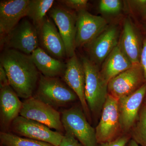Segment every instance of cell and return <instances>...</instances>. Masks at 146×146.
Segmentation results:
<instances>
[{"label":"cell","mask_w":146,"mask_h":146,"mask_svg":"<svg viewBox=\"0 0 146 146\" xmlns=\"http://www.w3.org/2000/svg\"><path fill=\"white\" fill-rule=\"evenodd\" d=\"M0 60L10 86L18 96L25 100L33 96L40 74L31 55L7 48L1 55Z\"/></svg>","instance_id":"1"},{"label":"cell","mask_w":146,"mask_h":146,"mask_svg":"<svg viewBox=\"0 0 146 146\" xmlns=\"http://www.w3.org/2000/svg\"><path fill=\"white\" fill-rule=\"evenodd\" d=\"M81 62L85 76V99L90 113L96 118L101 114L107 98L108 84L102 77L98 66L89 58L82 57Z\"/></svg>","instance_id":"2"},{"label":"cell","mask_w":146,"mask_h":146,"mask_svg":"<svg viewBox=\"0 0 146 146\" xmlns=\"http://www.w3.org/2000/svg\"><path fill=\"white\" fill-rule=\"evenodd\" d=\"M33 97L55 109L78 99L75 93L58 77H47L41 74Z\"/></svg>","instance_id":"3"},{"label":"cell","mask_w":146,"mask_h":146,"mask_svg":"<svg viewBox=\"0 0 146 146\" xmlns=\"http://www.w3.org/2000/svg\"><path fill=\"white\" fill-rule=\"evenodd\" d=\"M61 121L65 131H69L84 146H98L96 129L88 122L82 108L74 106L63 110Z\"/></svg>","instance_id":"4"},{"label":"cell","mask_w":146,"mask_h":146,"mask_svg":"<svg viewBox=\"0 0 146 146\" xmlns=\"http://www.w3.org/2000/svg\"><path fill=\"white\" fill-rule=\"evenodd\" d=\"M7 49H12L28 55L39 47L37 29L26 18L22 19L2 39Z\"/></svg>","instance_id":"5"},{"label":"cell","mask_w":146,"mask_h":146,"mask_svg":"<svg viewBox=\"0 0 146 146\" xmlns=\"http://www.w3.org/2000/svg\"><path fill=\"white\" fill-rule=\"evenodd\" d=\"M98 144L110 142L122 133L118 109V100L108 94L103 107L99 123L96 128Z\"/></svg>","instance_id":"6"},{"label":"cell","mask_w":146,"mask_h":146,"mask_svg":"<svg viewBox=\"0 0 146 146\" xmlns=\"http://www.w3.org/2000/svg\"><path fill=\"white\" fill-rule=\"evenodd\" d=\"M14 134L21 137L42 141L54 146H60L64 135L54 131L47 126L19 116L10 125Z\"/></svg>","instance_id":"7"},{"label":"cell","mask_w":146,"mask_h":146,"mask_svg":"<svg viewBox=\"0 0 146 146\" xmlns=\"http://www.w3.org/2000/svg\"><path fill=\"white\" fill-rule=\"evenodd\" d=\"M20 115L43 124L58 132L65 131L60 112L33 96L23 102Z\"/></svg>","instance_id":"8"},{"label":"cell","mask_w":146,"mask_h":146,"mask_svg":"<svg viewBox=\"0 0 146 146\" xmlns=\"http://www.w3.org/2000/svg\"><path fill=\"white\" fill-rule=\"evenodd\" d=\"M145 82L141 64L134 65L108 82V94L119 100L133 94Z\"/></svg>","instance_id":"9"},{"label":"cell","mask_w":146,"mask_h":146,"mask_svg":"<svg viewBox=\"0 0 146 146\" xmlns=\"http://www.w3.org/2000/svg\"><path fill=\"white\" fill-rule=\"evenodd\" d=\"M51 19L57 26L65 44L66 55L70 58L75 53V39L77 15L60 6L52 7L49 11Z\"/></svg>","instance_id":"10"},{"label":"cell","mask_w":146,"mask_h":146,"mask_svg":"<svg viewBox=\"0 0 146 146\" xmlns=\"http://www.w3.org/2000/svg\"><path fill=\"white\" fill-rule=\"evenodd\" d=\"M108 27L105 19L86 10L79 11L77 17L76 48L86 46Z\"/></svg>","instance_id":"11"},{"label":"cell","mask_w":146,"mask_h":146,"mask_svg":"<svg viewBox=\"0 0 146 146\" xmlns=\"http://www.w3.org/2000/svg\"><path fill=\"white\" fill-rule=\"evenodd\" d=\"M63 81L77 96L81 107L88 121L91 113L85 98V76L83 65L76 54L69 58L62 76Z\"/></svg>","instance_id":"12"},{"label":"cell","mask_w":146,"mask_h":146,"mask_svg":"<svg viewBox=\"0 0 146 146\" xmlns=\"http://www.w3.org/2000/svg\"><path fill=\"white\" fill-rule=\"evenodd\" d=\"M146 95V82L138 90L118 100V109L122 133H129L138 119Z\"/></svg>","instance_id":"13"},{"label":"cell","mask_w":146,"mask_h":146,"mask_svg":"<svg viewBox=\"0 0 146 146\" xmlns=\"http://www.w3.org/2000/svg\"><path fill=\"white\" fill-rule=\"evenodd\" d=\"M119 32L116 27H108L93 41L86 45L90 60L97 66L102 65L117 46Z\"/></svg>","instance_id":"14"},{"label":"cell","mask_w":146,"mask_h":146,"mask_svg":"<svg viewBox=\"0 0 146 146\" xmlns=\"http://www.w3.org/2000/svg\"><path fill=\"white\" fill-rule=\"evenodd\" d=\"M37 30L39 44L46 52L58 59L67 56L63 39L50 18L46 16Z\"/></svg>","instance_id":"15"},{"label":"cell","mask_w":146,"mask_h":146,"mask_svg":"<svg viewBox=\"0 0 146 146\" xmlns=\"http://www.w3.org/2000/svg\"><path fill=\"white\" fill-rule=\"evenodd\" d=\"M30 0H4L0 2V33L4 36L27 17Z\"/></svg>","instance_id":"16"},{"label":"cell","mask_w":146,"mask_h":146,"mask_svg":"<svg viewBox=\"0 0 146 146\" xmlns=\"http://www.w3.org/2000/svg\"><path fill=\"white\" fill-rule=\"evenodd\" d=\"M0 89L1 123L5 127H8L20 115L23 102L10 85Z\"/></svg>","instance_id":"17"},{"label":"cell","mask_w":146,"mask_h":146,"mask_svg":"<svg viewBox=\"0 0 146 146\" xmlns=\"http://www.w3.org/2000/svg\"><path fill=\"white\" fill-rule=\"evenodd\" d=\"M133 65L118 44L102 64L100 72L102 77L108 84L112 79Z\"/></svg>","instance_id":"18"},{"label":"cell","mask_w":146,"mask_h":146,"mask_svg":"<svg viewBox=\"0 0 146 146\" xmlns=\"http://www.w3.org/2000/svg\"><path fill=\"white\" fill-rule=\"evenodd\" d=\"M33 62L41 74L47 77H58L63 76L66 64L46 52L39 47L31 55Z\"/></svg>","instance_id":"19"},{"label":"cell","mask_w":146,"mask_h":146,"mask_svg":"<svg viewBox=\"0 0 146 146\" xmlns=\"http://www.w3.org/2000/svg\"><path fill=\"white\" fill-rule=\"evenodd\" d=\"M118 45L133 65L140 64L141 52L139 41L134 27L129 19L125 21Z\"/></svg>","instance_id":"20"},{"label":"cell","mask_w":146,"mask_h":146,"mask_svg":"<svg viewBox=\"0 0 146 146\" xmlns=\"http://www.w3.org/2000/svg\"><path fill=\"white\" fill-rule=\"evenodd\" d=\"M53 0H30L27 17L31 20L36 29L41 25L47 12L52 7Z\"/></svg>","instance_id":"21"},{"label":"cell","mask_w":146,"mask_h":146,"mask_svg":"<svg viewBox=\"0 0 146 146\" xmlns=\"http://www.w3.org/2000/svg\"><path fill=\"white\" fill-rule=\"evenodd\" d=\"M131 138L141 146H146V106L143 104L137 120L129 131Z\"/></svg>","instance_id":"22"},{"label":"cell","mask_w":146,"mask_h":146,"mask_svg":"<svg viewBox=\"0 0 146 146\" xmlns=\"http://www.w3.org/2000/svg\"><path fill=\"white\" fill-rule=\"evenodd\" d=\"M0 140L3 146H54L45 142L5 132L0 133Z\"/></svg>","instance_id":"23"},{"label":"cell","mask_w":146,"mask_h":146,"mask_svg":"<svg viewBox=\"0 0 146 146\" xmlns=\"http://www.w3.org/2000/svg\"><path fill=\"white\" fill-rule=\"evenodd\" d=\"M122 7V3L119 0H102L100 1L99 9L102 13L114 14L118 13Z\"/></svg>","instance_id":"24"},{"label":"cell","mask_w":146,"mask_h":146,"mask_svg":"<svg viewBox=\"0 0 146 146\" xmlns=\"http://www.w3.org/2000/svg\"><path fill=\"white\" fill-rule=\"evenodd\" d=\"M58 1L66 7L78 12L86 10L88 3L87 0H61Z\"/></svg>","instance_id":"25"},{"label":"cell","mask_w":146,"mask_h":146,"mask_svg":"<svg viewBox=\"0 0 146 146\" xmlns=\"http://www.w3.org/2000/svg\"><path fill=\"white\" fill-rule=\"evenodd\" d=\"M131 138L129 133H123L115 140L99 144L98 146H126Z\"/></svg>","instance_id":"26"},{"label":"cell","mask_w":146,"mask_h":146,"mask_svg":"<svg viewBox=\"0 0 146 146\" xmlns=\"http://www.w3.org/2000/svg\"><path fill=\"white\" fill-rule=\"evenodd\" d=\"M60 146H84L69 131H65Z\"/></svg>","instance_id":"27"},{"label":"cell","mask_w":146,"mask_h":146,"mask_svg":"<svg viewBox=\"0 0 146 146\" xmlns=\"http://www.w3.org/2000/svg\"><path fill=\"white\" fill-rule=\"evenodd\" d=\"M131 5L138 11L141 15L146 20V0L129 1Z\"/></svg>","instance_id":"28"},{"label":"cell","mask_w":146,"mask_h":146,"mask_svg":"<svg viewBox=\"0 0 146 146\" xmlns=\"http://www.w3.org/2000/svg\"><path fill=\"white\" fill-rule=\"evenodd\" d=\"M140 64L143 71L145 80L146 82V39L143 43V48L141 52Z\"/></svg>","instance_id":"29"},{"label":"cell","mask_w":146,"mask_h":146,"mask_svg":"<svg viewBox=\"0 0 146 146\" xmlns=\"http://www.w3.org/2000/svg\"><path fill=\"white\" fill-rule=\"evenodd\" d=\"M10 85L9 81L5 70L0 64V89Z\"/></svg>","instance_id":"30"},{"label":"cell","mask_w":146,"mask_h":146,"mask_svg":"<svg viewBox=\"0 0 146 146\" xmlns=\"http://www.w3.org/2000/svg\"><path fill=\"white\" fill-rule=\"evenodd\" d=\"M126 146H139V145L135 141H133V139L131 138Z\"/></svg>","instance_id":"31"},{"label":"cell","mask_w":146,"mask_h":146,"mask_svg":"<svg viewBox=\"0 0 146 146\" xmlns=\"http://www.w3.org/2000/svg\"><path fill=\"white\" fill-rule=\"evenodd\" d=\"M143 104L146 106V95L145 97V99H144L143 103Z\"/></svg>","instance_id":"32"}]
</instances>
